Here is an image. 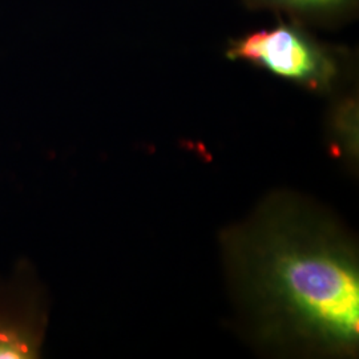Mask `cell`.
<instances>
[{
	"label": "cell",
	"mask_w": 359,
	"mask_h": 359,
	"mask_svg": "<svg viewBox=\"0 0 359 359\" xmlns=\"http://www.w3.org/2000/svg\"><path fill=\"white\" fill-rule=\"evenodd\" d=\"M224 241L236 297L262 339L321 354L357 353L358 256L333 218L281 196Z\"/></svg>",
	"instance_id": "1"
},
{
	"label": "cell",
	"mask_w": 359,
	"mask_h": 359,
	"mask_svg": "<svg viewBox=\"0 0 359 359\" xmlns=\"http://www.w3.org/2000/svg\"><path fill=\"white\" fill-rule=\"evenodd\" d=\"M225 55L320 95L333 93L346 72L344 48L323 43L293 20L231 40Z\"/></svg>",
	"instance_id": "2"
},
{
	"label": "cell",
	"mask_w": 359,
	"mask_h": 359,
	"mask_svg": "<svg viewBox=\"0 0 359 359\" xmlns=\"http://www.w3.org/2000/svg\"><path fill=\"white\" fill-rule=\"evenodd\" d=\"M244 3L250 10L286 15L301 25L335 26L354 15L358 0H244Z\"/></svg>",
	"instance_id": "3"
},
{
	"label": "cell",
	"mask_w": 359,
	"mask_h": 359,
	"mask_svg": "<svg viewBox=\"0 0 359 359\" xmlns=\"http://www.w3.org/2000/svg\"><path fill=\"white\" fill-rule=\"evenodd\" d=\"M357 124H358V105L353 96L344 97L334 107L332 114L334 149L344 154L347 151L350 157L357 154Z\"/></svg>",
	"instance_id": "4"
},
{
	"label": "cell",
	"mask_w": 359,
	"mask_h": 359,
	"mask_svg": "<svg viewBox=\"0 0 359 359\" xmlns=\"http://www.w3.org/2000/svg\"><path fill=\"white\" fill-rule=\"evenodd\" d=\"M34 353V344L27 334L13 327L0 326V358H31Z\"/></svg>",
	"instance_id": "5"
}]
</instances>
